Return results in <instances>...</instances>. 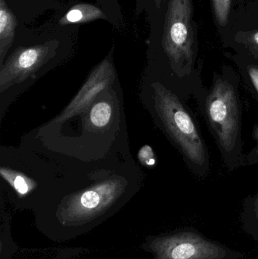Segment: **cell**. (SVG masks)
I'll list each match as a JSON object with an SVG mask.
<instances>
[{
    "label": "cell",
    "instance_id": "obj_1",
    "mask_svg": "<svg viewBox=\"0 0 258 259\" xmlns=\"http://www.w3.org/2000/svg\"><path fill=\"white\" fill-rule=\"evenodd\" d=\"M239 83L234 71L224 68L214 74L209 88L203 87L194 97L229 172L246 166Z\"/></svg>",
    "mask_w": 258,
    "mask_h": 259
},
{
    "label": "cell",
    "instance_id": "obj_2",
    "mask_svg": "<svg viewBox=\"0 0 258 259\" xmlns=\"http://www.w3.org/2000/svg\"><path fill=\"white\" fill-rule=\"evenodd\" d=\"M192 20V0H169L162 39L169 71L166 85L186 100L195 97L204 87L196 68Z\"/></svg>",
    "mask_w": 258,
    "mask_h": 259
},
{
    "label": "cell",
    "instance_id": "obj_3",
    "mask_svg": "<svg viewBox=\"0 0 258 259\" xmlns=\"http://www.w3.org/2000/svg\"><path fill=\"white\" fill-rule=\"evenodd\" d=\"M154 109L161 127L177 148L189 171L199 179L212 170L211 155L187 100L163 82L151 84Z\"/></svg>",
    "mask_w": 258,
    "mask_h": 259
},
{
    "label": "cell",
    "instance_id": "obj_4",
    "mask_svg": "<svg viewBox=\"0 0 258 259\" xmlns=\"http://www.w3.org/2000/svg\"><path fill=\"white\" fill-rule=\"evenodd\" d=\"M55 42L18 49L2 69L1 78L6 81L11 79L24 78L42 66L51 56L55 50Z\"/></svg>",
    "mask_w": 258,
    "mask_h": 259
},
{
    "label": "cell",
    "instance_id": "obj_5",
    "mask_svg": "<svg viewBox=\"0 0 258 259\" xmlns=\"http://www.w3.org/2000/svg\"><path fill=\"white\" fill-rule=\"evenodd\" d=\"M113 74L112 64L109 60H105L93 71L83 89L67 108L66 110L64 111L59 119L60 121L68 119L86 109L93 97L106 85L109 84V80Z\"/></svg>",
    "mask_w": 258,
    "mask_h": 259
},
{
    "label": "cell",
    "instance_id": "obj_6",
    "mask_svg": "<svg viewBox=\"0 0 258 259\" xmlns=\"http://www.w3.org/2000/svg\"><path fill=\"white\" fill-rule=\"evenodd\" d=\"M98 19H107V16L101 9L95 5L80 3L73 6L66 12L59 21V24L65 26L86 24Z\"/></svg>",
    "mask_w": 258,
    "mask_h": 259
},
{
    "label": "cell",
    "instance_id": "obj_7",
    "mask_svg": "<svg viewBox=\"0 0 258 259\" xmlns=\"http://www.w3.org/2000/svg\"><path fill=\"white\" fill-rule=\"evenodd\" d=\"M18 26L16 17L5 0H0V55L3 61L15 39Z\"/></svg>",
    "mask_w": 258,
    "mask_h": 259
},
{
    "label": "cell",
    "instance_id": "obj_8",
    "mask_svg": "<svg viewBox=\"0 0 258 259\" xmlns=\"http://www.w3.org/2000/svg\"><path fill=\"white\" fill-rule=\"evenodd\" d=\"M238 60L239 71L245 89L258 103V61L245 54Z\"/></svg>",
    "mask_w": 258,
    "mask_h": 259
},
{
    "label": "cell",
    "instance_id": "obj_9",
    "mask_svg": "<svg viewBox=\"0 0 258 259\" xmlns=\"http://www.w3.org/2000/svg\"><path fill=\"white\" fill-rule=\"evenodd\" d=\"M235 39L242 47L245 54L258 61V30L246 33H237L235 36Z\"/></svg>",
    "mask_w": 258,
    "mask_h": 259
},
{
    "label": "cell",
    "instance_id": "obj_10",
    "mask_svg": "<svg viewBox=\"0 0 258 259\" xmlns=\"http://www.w3.org/2000/svg\"><path fill=\"white\" fill-rule=\"evenodd\" d=\"M112 107L107 103H97L90 112V121L95 127H102L110 121Z\"/></svg>",
    "mask_w": 258,
    "mask_h": 259
},
{
    "label": "cell",
    "instance_id": "obj_11",
    "mask_svg": "<svg viewBox=\"0 0 258 259\" xmlns=\"http://www.w3.org/2000/svg\"><path fill=\"white\" fill-rule=\"evenodd\" d=\"M1 174L5 179L11 183L13 185L14 188L21 193V194H25L29 191L28 181L30 180L27 179L25 177L20 174H15L14 172L10 171L7 169H1Z\"/></svg>",
    "mask_w": 258,
    "mask_h": 259
},
{
    "label": "cell",
    "instance_id": "obj_12",
    "mask_svg": "<svg viewBox=\"0 0 258 259\" xmlns=\"http://www.w3.org/2000/svg\"><path fill=\"white\" fill-rule=\"evenodd\" d=\"M212 3L218 24L221 27H225L228 23L231 0H212Z\"/></svg>",
    "mask_w": 258,
    "mask_h": 259
},
{
    "label": "cell",
    "instance_id": "obj_13",
    "mask_svg": "<svg viewBox=\"0 0 258 259\" xmlns=\"http://www.w3.org/2000/svg\"><path fill=\"white\" fill-rule=\"evenodd\" d=\"M99 193L96 190H88L84 192L80 197V203L86 208H94L98 206L99 204Z\"/></svg>",
    "mask_w": 258,
    "mask_h": 259
},
{
    "label": "cell",
    "instance_id": "obj_14",
    "mask_svg": "<svg viewBox=\"0 0 258 259\" xmlns=\"http://www.w3.org/2000/svg\"><path fill=\"white\" fill-rule=\"evenodd\" d=\"M252 137L255 141L254 147L245 155V165L251 166L258 164V121L253 128Z\"/></svg>",
    "mask_w": 258,
    "mask_h": 259
},
{
    "label": "cell",
    "instance_id": "obj_15",
    "mask_svg": "<svg viewBox=\"0 0 258 259\" xmlns=\"http://www.w3.org/2000/svg\"><path fill=\"white\" fill-rule=\"evenodd\" d=\"M139 157H140L142 163L146 165L152 166L156 163L154 153H153L152 149L149 146H145L141 149L140 152H139Z\"/></svg>",
    "mask_w": 258,
    "mask_h": 259
},
{
    "label": "cell",
    "instance_id": "obj_16",
    "mask_svg": "<svg viewBox=\"0 0 258 259\" xmlns=\"http://www.w3.org/2000/svg\"><path fill=\"white\" fill-rule=\"evenodd\" d=\"M245 207L248 212L254 214L258 219V192L256 194L247 198Z\"/></svg>",
    "mask_w": 258,
    "mask_h": 259
},
{
    "label": "cell",
    "instance_id": "obj_17",
    "mask_svg": "<svg viewBox=\"0 0 258 259\" xmlns=\"http://www.w3.org/2000/svg\"><path fill=\"white\" fill-rule=\"evenodd\" d=\"M153 3V5H154V7L156 9H160L161 6H162V3H163L164 0H151Z\"/></svg>",
    "mask_w": 258,
    "mask_h": 259
}]
</instances>
